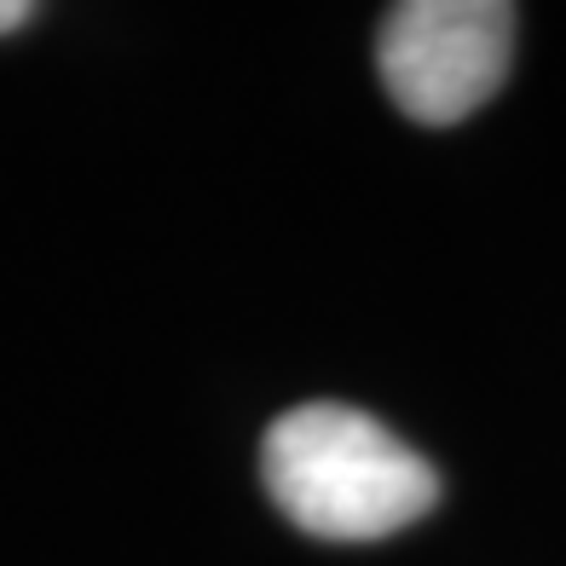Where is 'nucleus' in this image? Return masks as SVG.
<instances>
[{
	"mask_svg": "<svg viewBox=\"0 0 566 566\" xmlns=\"http://www.w3.org/2000/svg\"><path fill=\"white\" fill-rule=\"evenodd\" d=\"M261 480L301 532L370 544L417 526L440 503V474L394 428L353 405H295L266 428Z\"/></svg>",
	"mask_w": 566,
	"mask_h": 566,
	"instance_id": "1",
	"label": "nucleus"
},
{
	"mask_svg": "<svg viewBox=\"0 0 566 566\" xmlns=\"http://www.w3.org/2000/svg\"><path fill=\"white\" fill-rule=\"evenodd\" d=\"M514 7L503 0H405L381 18L376 64L410 122L451 127L503 87Z\"/></svg>",
	"mask_w": 566,
	"mask_h": 566,
	"instance_id": "2",
	"label": "nucleus"
},
{
	"mask_svg": "<svg viewBox=\"0 0 566 566\" xmlns=\"http://www.w3.org/2000/svg\"><path fill=\"white\" fill-rule=\"evenodd\" d=\"M35 12L23 7V0H0V35H12V30H23V23H30Z\"/></svg>",
	"mask_w": 566,
	"mask_h": 566,
	"instance_id": "3",
	"label": "nucleus"
}]
</instances>
